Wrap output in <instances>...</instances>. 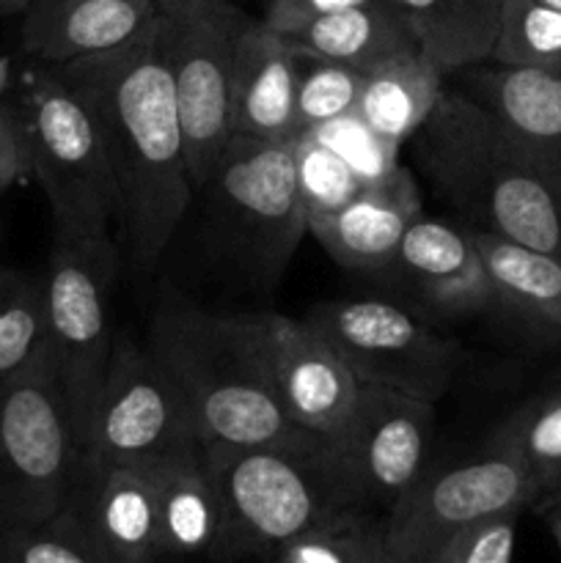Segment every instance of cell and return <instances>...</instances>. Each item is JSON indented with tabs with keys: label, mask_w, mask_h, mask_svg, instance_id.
Returning a JSON list of instances; mask_svg holds the SVG:
<instances>
[{
	"label": "cell",
	"mask_w": 561,
	"mask_h": 563,
	"mask_svg": "<svg viewBox=\"0 0 561 563\" xmlns=\"http://www.w3.org/2000/svg\"><path fill=\"white\" fill-rule=\"evenodd\" d=\"M198 192L209 196L229 251L258 280L278 278L308 234L292 141L234 135Z\"/></svg>",
	"instance_id": "8"
},
{
	"label": "cell",
	"mask_w": 561,
	"mask_h": 563,
	"mask_svg": "<svg viewBox=\"0 0 561 563\" xmlns=\"http://www.w3.org/2000/svg\"><path fill=\"white\" fill-rule=\"evenodd\" d=\"M352 3H363V0H264L262 20L284 33L300 22L311 20V16L322 14V11L344 9Z\"/></svg>",
	"instance_id": "36"
},
{
	"label": "cell",
	"mask_w": 561,
	"mask_h": 563,
	"mask_svg": "<svg viewBox=\"0 0 561 563\" xmlns=\"http://www.w3.org/2000/svg\"><path fill=\"white\" fill-rule=\"evenodd\" d=\"M542 493L520 456L490 438L482 454L424 476L383 515L396 563H438L443 550L476 522L522 511Z\"/></svg>",
	"instance_id": "9"
},
{
	"label": "cell",
	"mask_w": 561,
	"mask_h": 563,
	"mask_svg": "<svg viewBox=\"0 0 561 563\" xmlns=\"http://www.w3.org/2000/svg\"><path fill=\"white\" fill-rule=\"evenodd\" d=\"M31 176V146L20 104H0V196Z\"/></svg>",
	"instance_id": "35"
},
{
	"label": "cell",
	"mask_w": 561,
	"mask_h": 563,
	"mask_svg": "<svg viewBox=\"0 0 561 563\" xmlns=\"http://www.w3.org/2000/svg\"><path fill=\"white\" fill-rule=\"evenodd\" d=\"M179 104L187 170L196 192L234 137L231 71L242 14L231 0H157Z\"/></svg>",
	"instance_id": "10"
},
{
	"label": "cell",
	"mask_w": 561,
	"mask_h": 563,
	"mask_svg": "<svg viewBox=\"0 0 561 563\" xmlns=\"http://www.w3.org/2000/svg\"><path fill=\"white\" fill-rule=\"evenodd\" d=\"M490 60L561 75V11L542 0H501L498 36Z\"/></svg>",
	"instance_id": "28"
},
{
	"label": "cell",
	"mask_w": 561,
	"mask_h": 563,
	"mask_svg": "<svg viewBox=\"0 0 561 563\" xmlns=\"http://www.w3.org/2000/svg\"><path fill=\"white\" fill-rule=\"evenodd\" d=\"M31 5V0H0V16L22 14Z\"/></svg>",
	"instance_id": "39"
},
{
	"label": "cell",
	"mask_w": 561,
	"mask_h": 563,
	"mask_svg": "<svg viewBox=\"0 0 561 563\" xmlns=\"http://www.w3.org/2000/svg\"><path fill=\"white\" fill-rule=\"evenodd\" d=\"M493 440L506 443L537 478L539 489L561 484V388L528 401L509 421L501 423Z\"/></svg>",
	"instance_id": "29"
},
{
	"label": "cell",
	"mask_w": 561,
	"mask_h": 563,
	"mask_svg": "<svg viewBox=\"0 0 561 563\" xmlns=\"http://www.w3.org/2000/svg\"><path fill=\"white\" fill-rule=\"evenodd\" d=\"M31 176L53 212L55 240H113L121 218L119 187L88 110L55 66L31 77L22 99Z\"/></svg>",
	"instance_id": "6"
},
{
	"label": "cell",
	"mask_w": 561,
	"mask_h": 563,
	"mask_svg": "<svg viewBox=\"0 0 561 563\" xmlns=\"http://www.w3.org/2000/svg\"><path fill=\"white\" fill-rule=\"evenodd\" d=\"M50 350L0 379V533L42 526L64 509L80 462Z\"/></svg>",
	"instance_id": "5"
},
{
	"label": "cell",
	"mask_w": 561,
	"mask_h": 563,
	"mask_svg": "<svg viewBox=\"0 0 561 563\" xmlns=\"http://www.w3.org/2000/svg\"><path fill=\"white\" fill-rule=\"evenodd\" d=\"M47 346L44 278L0 267V379L25 368Z\"/></svg>",
	"instance_id": "27"
},
{
	"label": "cell",
	"mask_w": 561,
	"mask_h": 563,
	"mask_svg": "<svg viewBox=\"0 0 561 563\" xmlns=\"http://www.w3.org/2000/svg\"><path fill=\"white\" fill-rule=\"evenodd\" d=\"M61 517L75 526L102 563H157V495L146 467L105 465L80 454Z\"/></svg>",
	"instance_id": "15"
},
{
	"label": "cell",
	"mask_w": 561,
	"mask_h": 563,
	"mask_svg": "<svg viewBox=\"0 0 561 563\" xmlns=\"http://www.w3.org/2000/svg\"><path fill=\"white\" fill-rule=\"evenodd\" d=\"M196 438L160 363L138 341L116 339L82 454L105 465L146 467Z\"/></svg>",
	"instance_id": "13"
},
{
	"label": "cell",
	"mask_w": 561,
	"mask_h": 563,
	"mask_svg": "<svg viewBox=\"0 0 561 563\" xmlns=\"http://www.w3.org/2000/svg\"><path fill=\"white\" fill-rule=\"evenodd\" d=\"M157 563H185V559H170V555H165V559H160Z\"/></svg>",
	"instance_id": "40"
},
{
	"label": "cell",
	"mask_w": 561,
	"mask_h": 563,
	"mask_svg": "<svg viewBox=\"0 0 561 563\" xmlns=\"http://www.w3.org/2000/svg\"><path fill=\"white\" fill-rule=\"evenodd\" d=\"M443 71L424 53L366 71L355 113L388 141L405 146L418 135L443 97Z\"/></svg>",
	"instance_id": "25"
},
{
	"label": "cell",
	"mask_w": 561,
	"mask_h": 563,
	"mask_svg": "<svg viewBox=\"0 0 561 563\" xmlns=\"http://www.w3.org/2000/svg\"><path fill=\"white\" fill-rule=\"evenodd\" d=\"M146 471L157 495L163 555L226 561L223 498L209 473L201 440L187 438Z\"/></svg>",
	"instance_id": "17"
},
{
	"label": "cell",
	"mask_w": 561,
	"mask_h": 563,
	"mask_svg": "<svg viewBox=\"0 0 561 563\" xmlns=\"http://www.w3.org/2000/svg\"><path fill=\"white\" fill-rule=\"evenodd\" d=\"M0 234H3V223H0Z\"/></svg>",
	"instance_id": "42"
},
{
	"label": "cell",
	"mask_w": 561,
	"mask_h": 563,
	"mask_svg": "<svg viewBox=\"0 0 561 563\" xmlns=\"http://www.w3.org/2000/svg\"><path fill=\"white\" fill-rule=\"evenodd\" d=\"M146 346L198 440L248 445L300 432L275 399L253 313L165 311Z\"/></svg>",
	"instance_id": "3"
},
{
	"label": "cell",
	"mask_w": 561,
	"mask_h": 563,
	"mask_svg": "<svg viewBox=\"0 0 561 563\" xmlns=\"http://www.w3.org/2000/svg\"><path fill=\"white\" fill-rule=\"evenodd\" d=\"M226 511V561L270 555L333 515L355 509L333 440L300 429L267 443L201 440Z\"/></svg>",
	"instance_id": "4"
},
{
	"label": "cell",
	"mask_w": 561,
	"mask_h": 563,
	"mask_svg": "<svg viewBox=\"0 0 561 563\" xmlns=\"http://www.w3.org/2000/svg\"><path fill=\"white\" fill-rule=\"evenodd\" d=\"M119 247L113 240H55L44 275L47 350L69 407L72 429L86 449L94 407L113 355V289Z\"/></svg>",
	"instance_id": "7"
},
{
	"label": "cell",
	"mask_w": 561,
	"mask_h": 563,
	"mask_svg": "<svg viewBox=\"0 0 561 563\" xmlns=\"http://www.w3.org/2000/svg\"><path fill=\"white\" fill-rule=\"evenodd\" d=\"M0 563H102L66 517L0 533Z\"/></svg>",
	"instance_id": "33"
},
{
	"label": "cell",
	"mask_w": 561,
	"mask_h": 563,
	"mask_svg": "<svg viewBox=\"0 0 561 563\" xmlns=\"http://www.w3.org/2000/svg\"><path fill=\"white\" fill-rule=\"evenodd\" d=\"M363 71L339 60L295 53V124L297 132L317 130L355 110Z\"/></svg>",
	"instance_id": "30"
},
{
	"label": "cell",
	"mask_w": 561,
	"mask_h": 563,
	"mask_svg": "<svg viewBox=\"0 0 561 563\" xmlns=\"http://www.w3.org/2000/svg\"><path fill=\"white\" fill-rule=\"evenodd\" d=\"M435 401L361 383L350 421L333 438L355 509L385 515L427 471Z\"/></svg>",
	"instance_id": "12"
},
{
	"label": "cell",
	"mask_w": 561,
	"mask_h": 563,
	"mask_svg": "<svg viewBox=\"0 0 561 563\" xmlns=\"http://www.w3.org/2000/svg\"><path fill=\"white\" fill-rule=\"evenodd\" d=\"M490 113L561 201V75L498 66L479 75Z\"/></svg>",
	"instance_id": "20"
},
{
	"label": "cell",
	"mask_w": 561,
	"mask_h": 563,
	"mask_svg": "<svg viewBox=\"0 0 561 563\" xmlns=\"http://www.w3.org/2000/svg\"><path fill=\"white\" fill-rule=\"evenodd\" d=\"M424 214L410 170L399 168L383 185L363 187L344 209L308 223V234L350 269H388L407 229Z\"/></svg>",
	"instance_id": "19"
},
{
	"label": "cell",
	"mask_w": 561,
	"mask_h": 563,
	"mask_svg": "<svg viewBox=\"0 0 561 563\" xmlns=\"http://www.w3.org/2000/svg\"><path fill=\"white\" fill-rule=\"evenodd\" d=\"M280 36L295 53L339 60L358 71H374L405 55L421 53L416 36L388 0H363L322 11Z\"/></svg>",
	"instance_id": "22"
},
{
	"label": "cell",
	"mask_w": 561,
	"mask_h": 563,
	"mask_svg": "<svg viewBox=\"0 0 561 563\" xmlns=\"http://www.w3.org/2000/svg\"><path fill=\"white\" fill-rule=\"evenodd\" d=\"M22 14L25 53L61 66L130 42L157 14V0H31Z\"/></svg>",
	"instance_id": "21"
},
{
	"label": "cell",
	"mask_w": 561,
	"mask_h": 563,
	"mask_svg": "<svg viewBox=\"0 0 561 563\" xmlns=\"http://www.w3.org/2000/svg\"><path fill=\"white\" fill-rule=\"evenodd\" d=\"M273 563H396L385 542L383 515L346 509L300 533Z\"/></svg>",
	"instance_id": "26"
},
{
	"label": "cell",
	"mask_w": 561,
	"mask_h": 563,
	"mask_svg": "<svg viewBox=\"0 0 561 563\" xmlns=\"http://www.w3.org/2000/svg\"><path fill=\"white\" fill-rule=\"evenodd\" d=\"M440 196L490 234L561 258V201L520 157L487 104L449 93L413 137Z\"/></svg>",
	"instance_id": "2"
},
{
	"label": "cell",
	"mask_w": 561,
	"mask_h": 563,
	"mask_svg": "<svg viewBox=\"0 0 561 563\" xmlns=\"http://www.w3.org/2000/svg\"><path fill=\"white\" fill-rule=\"evenodd\" d=\"M517 520H520V511H504V515L476 522L443 550L438 563H512Z\"/></svg>",
	"instance_id": "34"
},
{
	"label": "cell",
	"mask_w": 561,
	"mask_h": 563,
	"mask_svg": "<svg viewBox=\"0 0 561 563\" xmlns=\"http://www.w3.org/2000/svg\"><path fill=\"white\" fill-rule=\"evenodd\" d=\"M308 132H311L322 146H328L330 152L339 154V157L350 165L352 174L363 181V187L383 185L385 179H391V176L402 168L399 143L380 135V132L374 130V126H369L355 110Z\"/></svg>",
	"instance_id": "32"
},
{
	"label": "cell",
	"mask_w": 561,
	"mask_h": 563,
	"mask_svg": "<svg viewBox=\"0 0 561 563\" xmlns=\"http://www.w3.org/2000/svg\"><path fill=\"white\" fill-rule=\"evenodd\" d=\"M542 3L553 5V9H559V11H561V0H542Z\"/></svg>",
	"instance_id": "41"
},
{
	"label": "cell",
	"mask_w": 561,
	"mask_h": 563,
	"mask_svg": "<svg viewBox=\"0 0 561 563\" xmlns=\"http://www.w3.org/2000/svg\"><path fill=\"white\" fill-rule=\"evenodd\" d=\"M473 240L493 286L495 308L550 339H561V258L490 231H473Z\"/></svg>",
	"instance_id": "23"
},
{
	"label": "cell",
	"mask_w": 561,
	"mask_h": 563,
	"mask_svg": "<svg viewBox=\"0 0 561 563\" xmlns=\"http://www.w3.org/2000/svg\"><path fill=\"white\" fill-rule=\"evenodd\" d=\"M544 520H548L550 533H553L556 544H559V550H561V504H556L553 509H548V515H544Z\"/></svg>",
	"instance_id": "38"
},
{
	"label": "cell",
	"mask_w": 561,
	"mask_h": 563,
	"mask_svg": "<svg viewBox=\"0 0 561 563\" xmlns=\"http://www.w3.org/2000/svg\"><path fill=\"white\" fill-rule=\"evenodd\" d=\"M253 322L280 410L297 429L333 440L350 421L361 379L306 319L253 313Z\"/></svg>",
	"instance_id": "14"
},
{
	"label": "cell",
	"mask_w": 561,
	"mask_h": 563,
	"mask_svg": "<svg viewBox=\"0 0 561 563\" xmlns=\"http://www.w3.org/2000/svg\"><path fill=\"white\" fill-rule=\"evenodd\" d=\"M88 110L113 168L121 236L130 258L152 269L193 201L179 104L163 16L105 53L55 66Z\"/></svg>",
	"instance_id": "1"
},
{
	"label": "cell",
	"mask_w": 561,
	"mask_h": 563,
	"mask_svg": "<svg viewBox=\"0 0 561 563\" xmlns=\"http://www.w3.org/2000/svg\"><path fill=\"white\" fill-rule=\"evenodd\" d=\"M391 267L399 269L413 295L435 313L471 317L495 308L473 231L421 214L407 229Z\"/></svg>",
	"instance_id": "16"
},
{
	"label": "cell",
	"mask_w": 561,
	"mask_h": 563,
	"mask_svg": "<svg viewBox=\"0 0 561 563\" xmlns=\"http://www.w3.org/2000/svg\"><path fill=\"white\" fill-rule=\"evenodd\" d=\"M361 383L438 405L460 372V346L388 300L322 302L306 317Z\"/></svg>",
	"instance_id": "11"
},
{
	"label": "cell",
	"mask_w": 561,
	"mask_h": 563,
	"mask_svg": "<svg viewBox=\"0 0 561 563\" xmlns=\"http://www.w3.org/2000/svg\"><path fill=\"white\" fill-rule=\"evenodd\" d=\"M443 75L490 60L501 0H388Z\"/></svg>",
	"instance_id": "24"
},
{
	"label": "cell",
	"mask_w": 561,
	"mask_h": 563,
	"mask_svg": "<svg viewBox=\"0 0 561 563\" xmlns=\"http://www.w3.org/2000/svg\"><path fill=\"white\" fill-rule=\"evenodd\" d=\"M11 75H14V64L9 55H0V104L6 102V91L11 86Z\"/></svg>",
	"instance_id": "37"
},
{
	"label": "cell",
	"mask_w": 561,
	"mask_h": 563,
	"mask_svg": "<svg viewBox=\"0 0 561 563\" xmlns=\"http://www.w3.org/2000/svg\"><path fill=\"white\" fill-rule=\"evenodd\" d=\"M292 154H295L297 190L308 223L330 218L363 190V181L352 174L350 165L322 146L311 132H297L292 137Z\"/></svg>",
	"instance_id": "31"
},
{
	"label": "cell",
	"mask_w": 561,
	"mask_h": 563,
	"mask_svg": "<svg viewBox=\"0 0 561 563\" xmlns=\"http://www.w3.org/2000/svg\"><path fill=\"white\" fill-rule=\"evenodd\" d=\"M231 132L256 141H292L295 49L262 16H245L231 71Z\"/></svg>",
	"instance_id": "18"
}]
</instances>
